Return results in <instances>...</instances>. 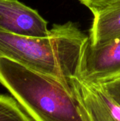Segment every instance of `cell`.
<instances>
[{"instance_id":"cell-3","label":"cell","mask_w":120,"mask_h":121,"mask_svg":"<svg viewBox=\"0 0 120 121\" xmlns=\"http://www.w3.org/2000/svg\"><path fill=\"white\" fill-rule=\"evenodd\" d=\"M0 30L18 35L45 38L47 22L34 10L18 0H0Z\"/></svg>"},{"instance_id":"cell-1","label":"cell","mask_w":120,"mask_h":121,"mask_svg":"<svg viewBox=\"0 0 120 121\" xmlns=\"http://www.w3.org/2000/svg\"><path fill=\"white\" fill-rule=\"evenodd\" d=\"M0 84L33 121H89L74 84L6 58H0Z\"/></svg>"},{"instance_id":"cell-6","label":"cell","mask_w":120,"mask_h":121,"mask_svg":"<svg viewBox=\"0 0 120 121\" xmlns=\"http://www.w3.org/2000/svg\"><path fill=\"white\" fill-rule=\"evenodd\" d=\"M0 121H33L13 97L0 94Z\"/></svg>"},{"instance_id":"cell-5","label":"cell","mask_w":120,"mask_h":121,"mask_svg":"<svg viewBox=\"0 0 120 121\" xmlns=\"http://www.w3.org/2000/svg\"><path fill=\"white\" fill-rule=\"evenodd\" d=\"M89 40L95 45L120 37V0L93 13Z\"/></svg>"},{"instance_id":"cell-7","label":"cell","mask_w":120,"mask_h":121,"mask_svg":"<svg viewBox=\"0 0 120 121\" xmlns=\"http://www.w3.org/2000/svg\"><path fill=\"white\" fill-rule=\"evenodd\" d=\"M120 0H80V1L87 6L92 13L105 9Z\"/></svg>"},{"instance_id":"cell-8","label":"cell","mask_w":120,"mask_h":121,"mask_svg":"<svg viewBox=\"0 0 120 121\" xmlns=\"http://www.w3.org/2000/svg\"><path fill=\"white\" fill-rule=\"evenodd\" d=\"M100 85L120 104V77Z\"/></svg>"},{"instance_id":"cell-4","label":"cell","mask_w":120,"mask_h":121,"mask_svg":"<svg viewBox=\"0 0 120 121\" xmlns=\"http://www.w3.org/2000/svg\"><path fill=\"white\" fill-rule=\"evenodd\" d=\"M73 84L89 121H120V104L100 84H86L78 78Z\"/></svg>"},{"instance_id":"cell-2","label":"cell","mask_w":120,"mask_h":121,"mask_svg":"<svg viewBox=\"0 0 120 121\" xmlns=\"http://www.w3.org/2000/svg\"><path fill=\"white\" fill-rule=\"evenodd\" d=\"M120 77V37L99 45L88 38L82 51L77 78L86 84H100Z\"/></svg>"}]
</instances>
